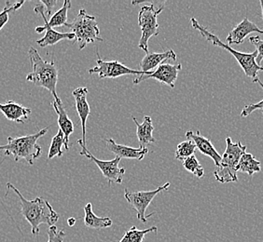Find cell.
<instances>
[{
	"instance_id": "8",
	"label": "cell",
	"mask_w": 263,
	"mask_h": 242,
	"mask_svg": "<svg viewBox=\"0 0 263 242\" xmlns=\"http://www.w3.org/2000/svg\"><path fill=\"white\" fill-rule=\"evenodd\" d=\"M170 187V183H166L162 187H158L155 190L152 191H137L129 192L128 189L124 190V197L127 202L134 208V210L137 212V219L140 220L142 223L146 224L147 222V218L152 216L154 213L152 212L148 215H146V211L149 204L152 203L154 197L160 194L161 192L165 191Z\"/></svg>"
},
{
	"instance_id": "25",
	"label": "cell",
	"mask_w": 263,
	"mask_h": 242,
	"mask_svg": "<svg viewBox=\"0 0 263 242\" xmlns=\"http://www.w3.org/2000/svg\"><path fill=\"white\" fill-rule=\"evenodd\" d=\"M65 145V135L63 131L59 129L55 136L52 138L51 143V147L48 153V159H51L55 156H62L64 154L63 146Z\"/></svg>"
},
{
	"instance_id": "23",
	"label": "cell",
	"mask_w": 263,
	"mask_h": 242,
	"mask_svg": "<svg viewBox=\"0 0 263 242\" xmlns=\"http://www.w3.org/2000/svg\"><path fill=\"white\" fill-rule=\"evenodd\" d=\"M236 170L237 172L248 173V175L251 176L254 173L260 172L261 166H260V162L257 160L253 155L249 153H245L239 160Z\"/></svg>"
},
{
	"instance_id": "26",
	"label": "cell",
	"mask_w": 263,
	"mask_h": 242,
	"mask_svg": "<svg viewBox=\"0 0 263 242\" xmlns=\"http://www.w3.org/2000/svg\"><path fill=\"white\" fill-rule=\"evenodd\" d=\"M196 149L197 147L193 141L187 140V141L182 142L179 145H177V149H176V157L178 160L183 162L187 157L193 156Z\"/></svg>"
},
{
	"instance_id": "13",
	"label": "cell",
	"mask_w": 263,
	"mask_h": 242,
	"mask_svg": "<svg viewBox=\"0 0 263 242\" xmlns=\"http://www.w3.org/2000/svg\"><path fill=\"white\" fill-rule=\"evenodd\" d=\"M71 7V2L69 0H65L61 9L56 11L53 15H51L50 21L47 20L45 14V7L41 3H39L35 6L34 11L37 14H41L44 20V26L43 28H54V27H60L67 25V12Z\"/></svg>"
},
{
	"instance_id": "9",
	"label": "cell",
	"mask_w": 263,
	"mask_h": 242,
	"mask_svg": "<svg viewBox=\"0 0 263 242\" xmlns=\"http://www.w3.org/2000/svg\"><path fill=\"white\" fill-rule=\"evenodd\" d=\"M78 144L81 147V151L80 152V154L82 156H86L87 158H89L91 162H95V164H97L99 170L101 171L102 174L108 182L109 186L111 185L112 182H115L117 184H122L123 181V176L125 174V169L119 167V164L121 162L120 157L116 156L112 160H100L87 149L86 145L83 144L81 139L78 140Z\"/></svg>"
},
{
	"instance_id": "28",
	"label": "cell",
	"mask_w": 263,
	"mask_h": 242,
	"mask_svg": "<svg viewBox=\"0 0 263 242\" xmlns=\"http://www.w3.org/2000/svg\"><path fill=\"white\" fill-rule=\"evenodd\" d=\"M25 4V1L15 2L14 4H11L10 2L6 3L5 8L0 12V30L7 25L10 19V14L12 12H15L16 10H19L22 6Z\"/></svg>"
},
{
	"instance_id": "12",
	"label": "cell",
	"mask_w": 263,
	"mask_h": 242,
	"mask_svg": "<svg viewBox=\"0 0 263 242\" xmlns=\"http://www.w3.org/2000/svg\"><path fill=\"white\" fill-rule=\"evenodd\" d=\"M251 33H260L263 35V30L258 28V26L249 20L248 17H245L243 21L240 22L237 26H234L229 33L226 41L229 46L233 44L240 45L243 43L245 38Z\"/></svg>"
},
{
	"instance_id": "22",
	"label": "cell",
	"mask_w": 263,
	"mask_h": 242,
	"mask_svg": "<svg viewBox=\"0 0 263 242\" xmlns=\"http://www.w3.org/2000/svg\"><path fill=\"white\" fill-rule=\"evenodd\" d=\"M84 225L90 229L100 230L112 227L113 222L109 217H98L92 212L91 203L84 206Z\"/></svg>"
},
{
	"instance_id": "17",
	"label": "cell",
	"mask_w": 263,
	"mask_h": 242,
	"mask_svg": "<svg viewBox=\"0 0 263 242\" xmlns=\"http://www.w3.org/2000/svg\"><path fill=\"white\" fill-rule=\"evenodd\" d=\"M177 60V55L173 50L163 52H148L140 62V69L145 74L151 73L153 69H157L159 66L167 60Z\"/></svg>"
},
{
	"instance_id": "34",
	"label": "cell",
	"mask_w": 263,
	"mask_h": 242,
	"mask_svg": "<svg viewBox=\"0 0 263 242\" xmlns=\"http://www.w3.org/2000/svg\"><path fill=\"white\" fill-rule=\"evenodd\" d=\"M260 6H261V11H262V19H263V1H260Z\"/></svg>"
},
{
	"instance_id": "16",
	"label": "cell",
	"mask_w": 263,
	"mask_h": 242,
	"mask_svg": "<svg viewBox=\"0 0 263 242\" xmlns=\"http://www.w3.org/2000/svg\"><path fill=\"white\" fill-rule=\"evenodd\" d=\"M186 138L187 140L193 141L197 147V149H199V151L203 154L204 156L211 157L214 163L216 164V166L218 167L219 165V163L221 162V156L216 150V148L213 146L211 141L208 138L202 136L200 131L193 132V131H187L186 132Z\"/></svg>"
},
{
	"instance_id": "1",
	"label": "cell",
	"mask_w": 263,
	"mask_h": 242,
	"mask_svg": "<svg viewBox=\"0 0 263 242\" xmlns=\"http://www.w3.org/2000/svg\"><path fill=\"white\" fill-rule=\"evenodd\" d=\"M7 188L11 189L20 199L21 212L24 218L30 224L33 235L40 233L41 225L55 226L59 220L58 213L51 207V204L42 197H35L33 200H28L12 184L8 183Z\"/></svg>"
},
{
	"instance_id": "10",
	"label": "cell",
	"mask_w": 263,
	"mask_h": 242,
	"mask_svg": "<svg viewBox=\"0 0 263 242\" xmlns=\"http://www.w3.org/2000/svg\"><path fill=\"white\" fill-rule=\"evenodd\" d=\"M97 66L89 69V74L90 75L97 74L99 78H117L120 76H129V75H137L139 76L149 74V73L145 74L139 70H133L117 60H102L98 53H97Z\"/></svg>"
},
{
	"instance_id": "24",
	"label": "cell",
	"mask_w": 263,
	"mask_h": 242,
	"mask_svg": "<svg viewBox=\"0 0 263 242\" xmlns=\"http://www.w3.org/2000/svg\"><path fill=\"white\" fill-rule=\"evenodd\" d=\"M157 227H152L147 229H138L137 227H132L126 233L123 235L122 239L119 242H143L145 236L148 233H157Z\"/></svg>"
},
{
	"instance_id": "20",
	"label": "cell",
	"mask_w": 263,
	"mask_h": 242,
	"mask_svg": "<svg viewBox=\"0 0 263 242\" xmlns=\"http://www.w3.org/2000/svg\"><path fill=\"white\" fill-rule=\"evenodd\" d=\"M35 32L41 34L42 32L46 31V34L42 38L36 41V44L41 46V48H45L48 46L55 45L58 42L68 39V41H75V35L73 33H60L57 31L53 30L52 28H43L42 26L35 27Z\"/></svg>"
},
{
	"instance_id": "5",
	"label": "cell",
	"mask_w": 263,
	"mask_h": 242,
	"mask_svg": "<svg viewBox=\"0 0 263 242\" xmlns=\"http://www.w3.org/2000/svg\"><path fill=\"white\" fill-rule=\"evenodd\" d=\"M226 150L221 156V162L214 172V176L221 184L238 181L237 167L241 156L247 153V147L241 142L233 143L231 137L226 139Z\"/></svg>"
},
{
	"instance_id": "29",
	"label": "cell",
	"mask_w": 263,
	"mask_h": 242,
	"mask_svg": "<svg viewBox=\"0 0 263 242\" xmlns=\"http://www.w3.org/2000/svg\"><path fill=\"white\" fill-rule=\"evenodd\" d=\"M48 241L47 242H64L66 237V233L64 229H59L56 226L49 227L48 229Z\"/></svg>"
},
{
	"instance_id": "32",
	"label": "cell",
	"mask_w": 263,
	"mask_h": 242,
	"mask_svg": "<svg viewBox=\"0 0 263 242\" xmlns=\"http://www.w3.org/2000/svg\"><path fill=\"white\" fill-rule=\"evenodd\" d=\"M41 3L45 7L47 16H51L52 10H53L54 6L57 5L58 1H56V0H41Z\"/></svg>"
},
{
	"instance_id": "4",
	"label": "cell",
	"mask_w": 263,
	"mask_h": 242,
	"mask_svg": "<svg viewBox=\"0 0 263 242\" xmlns=\"http://www.w3.org/2000/svg\"><path fill=\"white\" fill-rule=\"evenodd\" d=\"M30 58L32 72L26 76V80L30 81L35 86L44 88L51 91L53 98H57L56 85L58 81V69L54 60L42 59L39 51L35 48L31 47L28 51Z\"/></svg>"
},
{
	"instance_id": "2",
	"label": "cell",
	"mask_w": 263,
	"mask_h": 242,
	"mask_svg": "<svg viewBox=\"0 0 263 242\" xmlns=\"http://www.w3.org/2000/svg\"><path fill=\"white\" fill-rule=\"evenodd\" d=\"M49 128L42 129L35 134L26 136L8 137V142L4 146H0V151H4L6 156H11L15 162L25 159L29 165H33L42 154V148L37 144V140L44 136Z\"/></svg>"
},
{
	"instance_id": "21",
	"label": "cell",
	"mask_w": 263,
	"mask_h": 242,
	"mask_svg": "<svg viewBox=\"0 0 263 242\" xmlns=\"http://www.w3.org/2000/svg\"><path fill=\"white\" fill-rule=\"evenodd\" d=\"M133 120L137 125V135L139 145L142 148L147 147L148 145H152L155 143V138L152 135L154 131V126L152 123V119L151 116H144V122L142 124H139L137 118L135 116H132Z\"/></svg>"
},
{
	"instance_id": "15",
	"label": "cell",
	"mask_w": 263,
	"mask_h": 242,
	"mask_svg": "<svg viewBox=\"0 0 263 242\" xmlns=\"http://www.w3.org/2000/svg\"><path fill=\"white\" fill-rule=\"evenodd\" d=\"M106 144V147L109 151L114 153L116 156L122 158H127V159H137V160H142L145 156H147L148 153L147 147L145 148H133V147H127L123 145H119L116 142L114 141L111 138L106 139L105 140Z\"/></svg>"
},
{
	"instance_id": "33",
	"label": "cell",
	"mask_w": 263,
	"mask_h": 242,
	"mask_svg": "<svg viewBox=\"0 0 263 242\" xmlns=\"http://www.w3.org/2000/svg\"><path fill=\"white\" fill-rule=\"evenodd\" d=\"M67 224H68V226H69V227H74V226H75V224H76V219H75V218H73V217L68 218V220H67Z\"/></svg>"
},
{
	"instance_id": "6",
	"label": "cell",
	"mask_w": 263,
	"mask_h": 242,
	"mask_svg": "<svg viewBox=\"0 0 263 242\" xmlns=\"http://www.w3.org/2000/svg\"><path fill=\"white\" fill-rule=\"evenodd\" d=\"M66 26L75 35V42L79 44V50H83L88 44L103 41L96 17L89 15L84 9L80 10L74 21Z\"/></svg>"
},
{
	"instance_id": "27",
	"label": "cell",
	"mask_w": 263,
	"mask_h": 242,
	"mask_svg": "<svg viewBox=\"0 0 263 242\" xmlns=\"http://www.w3.org/2000/svg\"><path fill=\"white\" fill-rule=\"evenodd\" d=\"M183 167L187 170V172H192L198 178H202L204 174V170L198 162L196 156H193L187 157L182 162Z\"/></svg>"
},
{
	"instance_id": "30",
	"label": "cell",
	"mask_w": 263,
	"mask_h": 242,
	"mask_svg": "<svg viewBox=\"0 0 263 242\" xmlns=\"http://www.w3.org/2000/svg\"><path fill=\"white\" fill-rule=\"evenodd\" d=\"M257 83H258L260 86L262 87L263 89V83L261 81L258 79ZM256 110H262L263 114V100L262 101L258 102V103H256V104H251V105H248V106H245L243 110L241 112L240 116H241V117H247V116H249L250 114H252Z\"/></svg>"
},
{
	"instance_id": "19",
	"label": "cell",
	"mask_w": 263,
	"mask_h": 242,
	"mask_svg": "<svg viewBox=\"0 0 263 242\" xmlns=\"http://www.w3.org/2000/svg\"><path fill=\"white\" fill-rule=\"evenodd\" d=\"M0 111L4 114L7 119L16 123H24L28 119L32 110L15 102L8 101L5 104H0Z\"/></svg>"
},
{
	"instance_id": "7",
	"label": "cell",
	"mask_w": 263,
	"mask_h": 242,
	"mask_svg": "<svg viewBox=\"0 0 263 242\" xmlns=\"http://www.w3.org/2000/svg\"><path fill=\"white\" fill-rule=\"evenodd\" d=\"M163 10V6L155 9L153 4L143 6L138 13V26L141 28L142 35L138 47L148 53V41L152 36L159 35V24H158V15Z\"/></svg>"
},
{
	"instance_id": "14",
	"label": "cell",
	"mask_w": 263,
	"mask_h": 242,
	"mask_svg": "<svg viewBox=\"0 0 263 242\" xmlns=\"http://www.w3.org/2000/svg\"><path fill=\"white\" fill-rule=\"evenodd\" d=\"M87 94L88 90L84 87H80L75 89L72 95L75 98L76 103V109L78 115L80 116L81 122V128H82V142L84 145H86V122L88 116L90 115V106L87 101Z\"/></svg>"
},
{
	"instance_id": "18",
	"label": "cell",
	"mask_w": 263,
	"mask_h": 242,
	"mask_svg": "<svg viewBox=\"0 0 263 242\" xmlns=\"http://www.w3.org/2000/svg\"><path fill=\"white\" fill-rule=\"evenodd\" d=\"M51 105L53 106L56 114L58 116V124L60 127V130L63 131V133L65 135V145L64 146H65V149L67 151L69 149V146H68L69 138L74 131V124L67 115L66 109L63 106L62 100L59 97L54 98V101L51 103Z\"/></svg>"
},
{
	"instance_id": "11",
	"label": "cell",
	"mask_w": 263,
	"mask_h": 242,
	"mask_svg": "<svg viewBox=\"0 0 263 242\" xmlns=\"http://www.w3.org/2000/svg\"><path fill=\"white\" fill-rule=\"evenodd\" d=\"M182 69L181 64L177 65H170L164 63L158 67L154 72H151L148 75H142L134 80V84L137 85L142 81L147 80L149 78H154L156 80L166 84L167 86L174 89L176 86V81L178 76L179 71Z\"/></svg>"
},
{
	"instance_id": "3",
	"label": "cell",
	"mask_w": 263,
	"mask_h": 242,
	"mask_svg": "<svg viewBox=\"0 0 263 242\" xmlns=\"http://www.w3.org/2000/svg\"><path fill=\"white\" fill-rule=\"evenodd\" d=\"M191 24H192L193 28L201 34L202 37H204L206 41L211 42L213 45L222 48L224 50L229 51L236 59L238 64L242 67L246 76L250 77L255 83L258 82V72L263 71V66H259L256 62V58L258 55L257 51L250 52V53H246V52L236 51V50L233 49L231 46H229L228 44L223 43L222 41L218 38V35H214L211 32L208 31V28H205L204 26L200 25L199 22L195 18L191 19Z\"/></svg>"
},
{
	"instance_id": "31",
	"label": "cell",
	"mask_w": 263,
	"mask_h": 242,
	"mask_svg": "<svg viewBox=\"0 0 263 242\" xmlns=\"http://www.w3.org/2000/svg\"><path fill=\"white\" fill-rule=\"evenodd\" d=\"M249 41L252 45L255 46L256 51L258 52V55L256 58L257 64L261 66L260 63L263 60V39L259 38L258 35H256V36H249Z\"/></svg>"
}]
</instances>
